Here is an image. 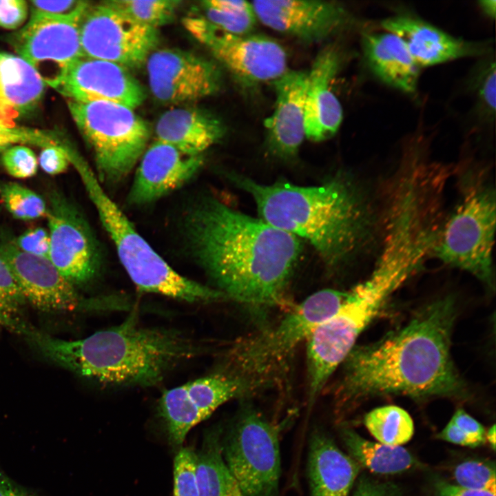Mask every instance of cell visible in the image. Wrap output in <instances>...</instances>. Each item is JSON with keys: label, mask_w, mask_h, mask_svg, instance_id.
I'll return each mask as SVG.
<instances>
[{"label": "cell", "mask_w": 496, "mask_h": 496, "mask_svg": "<svg viewBox=\"0 0 496 496\" xmlns=\"http://www.w3.org/2000/svg\"><path fill=\"white\" fill-rule=\"evenodd\" d=\"M0 255L8 265L25 300L47 311H69L79 305L78 295L48 258L20 250L0 240Z\"/></svg>", "instance_id": "18"}, {"label": "cell", "mask_w": 496, "mask_h": 496, "mask_svg": "<svg viewBox=\"0 0 496 496\" xmlns=\"http://www.w3.org/2000/svg\"><path fill=\"white\" fill-rule=\"evenodd\" d=\"M70 160V156L66 150L57 146L51 145L41 151L39 158V164L47 174L56 175L68 169Z\"/></svg>", "instance_id": "42"}, {"label": "cell", "mask_w": 496, "mask_h": 496, "mask_svg": "<svg viewBox=\"0 0 496 496\" xmlns=\"http://www.w3.org/2000/svg\"><path fill=\"white\" fill-rule=\"evenodd\" d=\"M307 72L288 70L272 83L276 103L265 121L270 149L289 158L296 155L305 136Z\"/></svg>", "instance_id": "20"}, {"label": "cell", "mask_w": 496, "mask_h": 496, "mask_svg": "<svg viewBox=\"0 0 496 496\" xmlns=\"http://www.w3.org/2000/svg\"><path fill=\"white\" fill-rule=\"evenodd\" d=\"M451 420L480 446L486 442V432L484 428L464 409H457Z\"/></svg>", "instance_id": "45"}, {"label": "cell", "mask_w": 496, "mask_h": 496, "mask_svg": "<svg viewBox=\"0 0 496 496\" xmlns=\"http://www.w3.org/2000/svg\"><path fill=\"white\" fill-rule=\"evenodd\" d=\"M25 301L8 265L0 255V325L26 335L31 329L22 318Z\"/></svg>", "instance_id": "33"}, {"label": "cell", "mask_w": 496, "mask_h": 496, "mask_svg": "<svg viewBox=\"0 0 496 496\" xmlns=\"http://www.w3.org/2000/svg\"><path fill=\"white\" fill-rule=\"evenodd\" d=\"M185 386L190 398L207 419L224 403L247 396L264 384L227 372L199 378Z\"/></svg>", "instance_id": "29"}, {"label": "cell", "mask_w": 496, "mask_h": 496, "mask_svg": "<svg viewBox=\"0 0 496 496\" xmlns=\"http://www.w3.org/2000/svg\"><path fill=\"white\" fill-rule=\"evenodd\" d=\"M0 496H37L17 484L0 468Z\"/></svg>", "instance_id": "48"}, {"label": "cell", "mask_w": 496, "mask_h": 496, "mask_svg": "<svg viewBox=\"0 0 496 496\" xmlns=\"http://www.w3.org/2000/svg\"><path fill=\"white\" fill-rule=\"evenodd\" d=\"M363 50L370 68L382 81L406 93L415 91L419 66L399 37L389 32L366 34Z\"/></svg>", "instance_id": "26"}, {"label": "cell", "mask_w": 496, "mask_h": 496, "mask_svg": "<svg viewBox=\"0 0 496 496\" xmlns=\"http://www.w3.org/2000/svg\"><path fill=\"white\" fill-rule=\"evenodd\" d=\"M68 101H105L135 109L145 99L141 83L127 68L105 60L82 56L55 88Z\"/></svg>", "instance_id": "17"}, {"label": "cell", "mask_w": 496, "mask_h": 496, "mask_svg": "<svg viewBox=\"0 0 496 496\" xmlns=\"http://www.w3.org/2000/svg\"><path fill=\"white\" fill-rule=\"evenodd\" d=\"M173 496H198L197 455L192 448H181L175 456Z\"/></svg>", "instance_id": "37"}, {"label": "cell", "mask_w": 496, "mask_h": 496, "mask_svg": "<svg viewBox=\"0 0 496 496\" xmlns=\"http://www.w3.org/2000/svg\"><path fill=\"white\" fill-rule=\"evenodd\" d=\"M49 259L72 285L90 281L100 265L99 249L83 216L57 192L50 196L46 214Z\"/></svg>", "instance_id": "14"}, {"label": "cell", "mask_w": 496, "mask_h": 496, "mask_svg": "<svg viewBox=\"0 0 496 496\" xmlns=\"http://www.w3.org/2000/svg\"><path fill=\"white\" fill-rule=\"evenodd\" d=\"M74 164L123 267L138 290L191 303L227 299L220 291L192 280L172 269L136 230L103 190L91 169L80 159L75 160Z\"/></svg>", "instance_id": "5"}, {"label": "cell", "mask_w": 496, "mask_h": 496, "mask_svg": "<svg viewBox=\"0 0 496 496\" xmlns=\"http://www.w3.org/2000/svg\"><path fill=\"white\" fill-rule=\"evenodd\" d=\"M45 90V83L28 63L0 50V121H11L34 110Z\"/></svg>", "instance_id": "25"}, {"label": "cell", "mask_w": 496, "mask_h": 496, "mask_svg": "<svg viewBox=\"0 0 496 496\" xmlns=\"http://www.w3.org/2000/svg\"><path fill=\"white\" fill-rule=\"evenodd\" d=\"M360 468L324 431H313L308 461L311 496H349Z\"/></svg>", "instance_id": "23"}, {"label": "cell", "mask_w": 496, "mask_h": 496, "mask_svg": "<svg viewBox=\"0 0 496 496\" xmlns=\"http://www.w3.org/2000/svg\"><path fill=\"white\" fill-rule=\"evenodd\" d=\"M431 496H495V493L468 490L441 481L435 484Z\"/></svg>", "instance_id": "46"}, {"label": "cell", "mask_w": 496, "mask_h": 496, "mask_svg": "<svg viewBox=\"0 0 496 496\" xmlns=\"http://www.w3.org/2000/svg\"><path fill=\"white\" fill-rule=\"evenodd\" d=\"M341 437L348 451L360 466L373 473L392 475L409 470L416 460L406 448L366 440L351 429H342Z\"/></svg>", "instance_id": "28"}, {"label": "cell", "mask_w": 496, "mask_h": 496, "mask_svg": "<svg viewBox=\"0 0 496 496\" xmlns=\"http://www.w3.org/2000/svg\"><path fill=\"white\" fill-rule=\"evenodd\" d=\"M168 440L174 446L183 444L189 431L205 417L193 402L185 384L165 390L158 402Z\"/></svg>", "instance_id": "30"}, {"label": "cell", "mask_w": 496, "mask_h": 496, "mask_svg": "<svg viewBox=\"0 0 496 496\" xmlns=\"http://www.w3.org/2000/svg\"><path fill=\"white\" fill-rule=\"evenodd\" d=\"M223 133L218 119L194 107L171 108L161 115L155 125L156 141L189 155H202Z\"/></svg>", "instance_id": "24"}, {"label": "cell", "mask_w": 496, "mask_h": 496, "mask_svg": "<svg viewBox=\"0 0 496 496\" xmlns=\"http://www.w3.org/2000/svg\"><path fill=\"white\" fill-rule=\"evenodd\" d=\"M188 247L215 289L253 311L284 304L300 239L207 197L184 223Z\"/></svg>", "instance_id": "1"}, {"label": "cell", "mask_w": 496, "mask_h": 496, "mask_svg": "<svg viewBox=\"0 0 496 496\" xmlns=\"http://www.w3.org/2000/svg\"><path fill=\"white\" fill-rule=\"evenodd\" d=\"M486 440L488 441L491 448L495 449V425H493L487 433H486Z\"/></svg>", "instance_id": "50"}, {"label": "cell", "mask_w": 496, "mask_h": 496, "mask_svg": "<svg viewBox=\"0 0 496 496\" xmlns=\"http://www.w3.org/2000/svg\"><path fill=\"white\" fill-rule=\"evenodd\" d=\"M107 3L136 21L157 29L170 22L180 3L174 0H114Z\"/></svg>", "instance_id": "35"}, {"label": "cell", "mask_w": 496, "mask_h": 496, "mask_svg": "<svg viewBox=\"0 0 496 496\" xmlns=\"http://www.w3.org/2000/svg\"><path fill=\"white\" fill-rule=\"evenodd\" d=\"M346 295L331 289L315 292L274 327L238 342L229 353L230 372L267 385L285 369L296 347L337 311Z\"/></svg>", "instance_id": "7"}, {"label": "cell", "mask_w": 496, "mask_h": 496, "mask_svg": "<svg viewBox=\"0 0 496 496\" xmlns=\"http://www.w3.org/2000/svg\"><path fill=\"white\" fill-rule=\"evenodd\" d=\"M149 88L158 101L180 104L216 93L220 73L208 60L178 49L153 51L146 61Z\"/></svg>", "instance_id": "15"}, {"label": "cell", "mask_w": 496, "mask_h": 496, "mask_svg": "<svg viewBox=\"0 0 496 496\" xmlns=\"http://www.w3.org/2000/svg\"><path fill=\"white\" fill-rule=\"evenodd\" d=\"M482 10L490 17L495 16L496 1L495 0H484L479 2Z\"/></svg>", "instance_id": "49"}, {"label": "cell", "mask_w": 496, "mask_h": 496, "mask_svg": "<svg viewBox=\"0 0 496 496\" xmlns=\"http://www.w3.org/2000/svg\"><path fill=\"white\" fill-rule=\"evenodd\" d=\"M203 17L231 34L247 35L254 28L257 17L251 3L240 0H211L202 2Z\"/></svg>", "instance_id": "32"}, {"label": "cell", "mask_w": 496, "mask_h": 496, "mask_svg": "<svg viewBox=\"0 0 496 496\" xmlns=\"http://www.w3.org/2000/svg\"><path fill=\"white\" fill-rule=\"evenodd\" d=\"M68 105L92 149L101 178L118 182L127 176L147 147V123L133 109L117 103L68 101Z\"/></svg>", "instance_id": "8"}, {"label": "cell", "mask_w": 496, "mask_h": 496, "mask_svg": "<svg viewBox=\"0 0 496 496\" xmlns=\"http://www.w3.org/2000/svg\"><path fill=\"white\" fill-rule=\"evenodd\" d=\"M0 198L6 209L17 219L34 220L47 214L48 206L42 197L19 183H0Z\"/></svg>", "instance_id": "34"}, {"label": "cell", "mask_w": 496, "mask_h": 496, "mask_svg": "<svg viewBox=\"0 0 496 496\" xmlns=\"http://www.w3.org/2000/svg\"><path fill=\"white\" fill-rule=\"evenodd\" d=\"M183 25L243 87L273 82L289 70L285 49L269 37L231 34L203 17H187Z\"/></svg>", "instance_id": "11"}, {"label": "cell", "mask_w": 496, "mask_h": 496, "mask_svg": "<svg viewBox=\"0 0 496 496\" xmlns=\"http://www.w3.org/2000/svg\"><path fill=\"white\" fill-rule=\"evenodd\" d=\"M479 77L477 86L480 102L489 114H494L496 89L495 62L490 63Z\"/></svg>", "instance_id": "43"}, {"label": "cell", "mask_w": 496, "mask_h": 496, "mask_svg": "<svg viewBox=\"0 0 496 496\" xmlns=\"http://www.w3.org/2000/svg\"><path fill=\"white\" fill-rule=\"evenodd\" d=\"M257 19L268 28L305 43L321 42L349 22V13L335 1L262 0L251 2Z\"/></svg>", "instance_id": "16"}, {"label": "cell", "mask_w": 496, "mask_h": 496, "mask_svg": "<svg viewBox=\"0 0 496 496\" xmlns=\"http://www.w3.org/2000/svg\"><path fill=\"white\" fill-rule=\"evenodd\" d=\"M28 336L55 364L110 386H154L200 352L192 339L176 331L141 326L134 314L82 339L63 340L33 329Z\"/></svg>", "instance_id": "4"}, {"label": "cell", "mask_w": 496, "mask_h": 496, "mask_svg": "<svg viewBox=\"0 0 496 496\" xmlns=\"http://www.w3.org/2000/svg\"><path fill=\"white\" fill-rule=\"evenodd\" d=\"M221 448L245 496H280L278 430L258 410L242 405L221 437Z\"/></svg>", "instance_id": "9"}, {"label": "cell", "mask_w": 496, "mask_h": 496, "mask_svg": "<svg viewBox=\"0 0 496 496\" xmlns=\"http://www.w3.org/2000/svg\"><path fill=\"white\" fill-rule=\"evenodd\" d=\"M353 496H402L400 488L391 482H382L362 475Z\"/></svg>", "instance_id": "44"}, {"label": "cell", "mask_w": 496, "mask_h": 496, "mask_svg": "<svg viewBox=\"0 0 496 496\" xmlns=\"http://www.w3.org/2000/svg\"><path fill=\"white\" fill-rule=\"evenodd\" d=\"M340 65L338 51L327 47L316 56L307 72L305 136L319 142L332 137L342 121V108L333 90Z\"/></svg>", "instance_id": "21"}, {"label": "cell", "mask_w": 496, "mask_h": 496, "mask_svg": "<svg viewBox=\"0 0 496 496\" xmlns=\"http://www.w3.org/2000/svg\"><path fill=\"white\" fill-rule=\"evenodd\" d=\"M32 14H41L63 19H81L89 7L83 1H32Z\"/></svg>", "instance_id": "39"}, {"label": "cell", "mask_w": 496, "mask_h": 496, "mask_svg": "<svg viewBox=\"0 0 496 496\" xmlns=\"http://www.w3.org/2000/svg\"><path fill=\"white\" fill-rule=\"evenodd\" d=\"M370 433L383 444L399 446L408 442L414 433V424L404 409L387 405L373 409L364 416Z\"/></svg>", "instance_id": "31"}, {"label": "cell", "mask_w": 496, "mask_h": 496, "mask_svg": "<svg viewBox=\"0 0 496 496\" xmlns=\"http://www.w3.org/2000/svg\"><path fill=\"white\" fill-rule=\"evenodd\" d=\"M437 437L441 440L461 446L476 447L480 446L476 441L464 433L451 420L445 428L437 434Z\"/></svg>", "instance_id": "47"}, {"label": "cell", "mask_w": 496, "mask_h": 496, "mask_svg": "<svg viewBox=\"0 0 496 496\" xmlns=\"http://www.w3.org/2000/svg\"><path fill=\"white\" fill-rule=\"evenodd\" d=\"M223 430H207L197 455L198 496H245L222 454Z\"/></svg>", "instance_id": "27"}, {"label": "cell", "mask_w": 496, "mask_h": 496, "mask_svg": "<svg viewBox=\"0 0 496 496\" xmlns=\"http://www.w3.org/2000/svg\"><path fill=\"white\" fill-rule=\"evenodd\" d=\"M203 164V155L186 154L156 140L140 158L128 203L141 205L162 198L191 180Z\"/></svg>", "instance_id": "19"}, {"label": "cell", "mask_w": 496, "mask_h": 496, "mask_svg": "<svg viewBox=\"0 0 496 496\" xmlns=\"http://www.w3.org/2000/svg\"><path fill=\"white\" fill-rule=\"evenodd\" d=\"M28 15V5L23 0H0V27L14 30L20 27Z\"/></svg>", "instance_id": "41"}, {"label": "cell", "mask_w": 496, "mask_h": 496, "mask_svg": "<svg viewBox=\"0 0 496 496\" xmlns=\"http://www.w3.org/2000/svg\"><path fill=\"white\" fill-rule=\"evenodd\" d=\"M495 196L490 187H473L439 231L433 252L493 288Z\"/></svg>", "instance_id": "10"}, {"label": "cell", "mask_w": 496, "mask_h": 496, "mask_svg": "<svg viewBox=\"0 0 496 496\" xmlns=\"http://www.w3.org/2000/svg\"><path fill=\"white\" fill-rule=\"evenodd\" d=\"M382 26L399 37L418 66H430L479 54L485 48L457 39L423 21L405 16L385 19Z\"/></svg>", "instance_id": "22"}, {"label": "cell", "mask_w": 496, "mask_h": 496, "mask_svg": "<svg viewBox=\"0 0 496 496\" xmlns=\"http://www.w3.org/2000/svg\"><path fill=\"white\" fill-rule=\"evenodd\" d=\"M6 171L17 178H27L34 176L38 169V161L30 148L17 145L7 149L1 157Z\"/></svg>", "instance_id": "38"}, {"label": "cell", "mask_w": 496, "mask_h": 496, "mask_svg": "<svg viewBox=\"0 0 496 496\" xmlns=\"http://www.w3.org/2000/svg\"><path fill=\"white\" fill-rule=\"evenodd\" d=\"M20 250L27 254L49 258V233L42 227L28 229L13 242Z\"/></svg>", "instance_id": "40"}, {"label": "cell", "mask_w": 496, "mask_h": 496, "mask_svg": "<svg viewBox=\"0 0 496 496\" xmlns=\"http://www.w3.org/2000/svg\"><path fill=\"white\" fill-rule=\"evenodd\" d=\"M456 316L454 300L445 297L426 305L380 340L355 345L341 364L334 390L338 408L377 395L467 397L451 354Z\"/></svg>", "instance_id": "2"}, {"label": "cell", "mask_w": 496, "mask_h": 496, "mask_svg": "<svg viewBox=\"0 0 496 496\" xmlns=\"http://www.w3.org/2000/svg\"><path fill=\"white\" fill-rule=\"evenodd\" d=\"M401 286L397 280L373 271L368 279L347 292L337 311L311 333L306 341L310 406L354 347L360 333Z\"/></svg>", "instance_id": "6"}, {"label": "cell", "mask_w": 496, "mask_h": 496, "mask_svg": "<svg viewBox=\"0 0 496 496\" xmlns=\"http://www.w3.org/2000/svg\"><path fill=\"white\" fill-rule=\"evenodd\" d=\"M80 20L32 14L28 23L11 37L18 56L54 89L70 65L83 56Z\"/></svg>", "instance_id": "13"}, {"label": "cell", "mask_w": 496, "mask_h": 496, "mask_svg": "<svg viewBox=\"0 0 496 496\" xmlns=\"http://www.w3.org/2000/svg\"><path fill=\"white\" fill-rule=\"evenodd\" d=\"M229 176L251 196L260 219L307 240L330 268L346 262L367 239L371 224L368 205L342 177L305 187L286 181L264 185L238 174Z\"/></svg>", "instance_id": "3"}, {"label": "cell", "mask_w": 496, "mask_h": 496, "mask_svg": "<svg viewBox=\"0 0 496 496\" xmlns=\"http://www.w3.org/2000/svg\"><path fill=\"white\" fill-rule=\"evenodd\" d=\"M456 485L472 490L495 493L496 474L494 463L471 459L458 464L453 473Z\"/></svg>", "instance_id": "36"}, {"label": "cell", "mask_w": 496, "mask_h": 496, "mask_svg": "<svg viewBox=\"0 0 496 496\" xmlns=\"http://www.w3.org/2000/svg\"><path fill=\"white\" fill-rule=\"evenodd\" d=\"M79 32L84 56L125 68L146 62L158 41L157 29L136 21L107 2L89 6L80 20Z\"/></svg>", "instance_id": "12"}]
</instances>
